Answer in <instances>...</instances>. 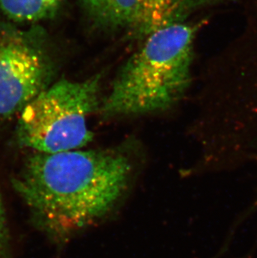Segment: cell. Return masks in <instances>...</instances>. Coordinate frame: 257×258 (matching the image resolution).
Wrapping results in <instances>:
<instances>
[{
	"label": "cell",
	"mask_w": 257,
	"mask_h": 258,
	"mask_svg": "<svg viewBox=\"0 0 257 258\" xmlns=\"http://www.w3.org/2000/svg\"><path fill=\"white\" fill-rule=\"evenodd\" d=\"M132 172L124 154L109 150L32 156L14 186L39 225L55 237H68L111 211Z\"/></svg>",
	"instance_id": "6da1fadb"
},
{
	"label": "cell",
	"mask_w": 257,
	"mask_h": 258,
	"mask_svg": "<svg viewBox=\"0 0 257 258\" xmlns=\"http://www.w3.org/2000/svg\"><path fill=\"white\" fill-rule=\"evenodd\" d=\"M197 30L175 21L148 35L117 76L100 107L103 115H145L176 104L190 82Z\"/></svg>",
	"instance_id": "7a4b0ae2"
},
{
	"label": "cell",
	"mask_w": 257,
	"mask_h": 258,
	"mask_svg": "<svg viewBox=\"0 0 257 258\" xmlns=\"http://www.w3.org/2000/svg\"><path fill=\"white\" fill-rule=\"evenodd\" d=\"M100 76L61 80L39 93L20 114V143L39 153L79 150L92 141L87 119L99 107Z\"/></svg>",
	"instance_id": "3957f363"
},
{
	"label": "cell",
	"mask_w": 257,
	"mask_h": 258,
	"mask_svg": "<svg viewBox=\"0 0 257 258\" xmlns=\"http://www.w3.org/2000/svg\"><path fill=\"white\" fill-rule=\"evenodd\" d=\"M51 62L34 32L14 27L0 30V119L23 110L46 89Z\"/></svg>",
	"instance_id": "277c9868"
},
{
	"label": "cell",
	"mask_w": 257,
	"mask_h": 258,
	"mask_svg": "<svg viewBox=\"0 0 257 258\" xmlns=\"http://www.w3.org/2000/svg\"><path fill=\"white\" fill-rule=\"evenodd\" d=\"M90 18L110 29L132 26L140 0H80Z\"/></svg>",
	"instance_id": "5b68a950"
},
{
	"label": "cell",
	"mask_w": 257,
	"mask_h": 258,
	"mask_svg": "<svg viewBox=\"0 0 257 258\" xmlns=\"http://www.w3.org/2000/svg\"><path fill=\"white\" fill-rule=\"evenodd\" d=\"M181 0H140L134 29L141 37L175 22V12Z\"/></svg>",
	"instance_id": "8992f818"
},
{
	"label": "cell",
	"mask_w": 257,
	"mask_h": 258,
	"mask_svg": "<svg viewBox=\"0 0 257 258\" xmlns=\"http://www.w3.org/2000/svg\"><path fill=\"white\" fill-rule=\"evenodd\" d=\"M63 0H0V11L13 22L30 24L53 17Z\"/></svg>",
	"instance_id": "52a82bcc"
}]
</instances>
